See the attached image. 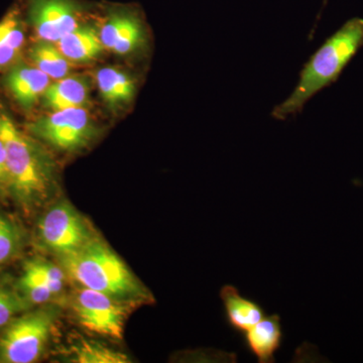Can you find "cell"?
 Instances as JSON below:
<instances>
[{"mask_svg":"<svg viewBox=\"0 0 363 363\" xmlns=\"http://www.w3.org/2000/svg\"><path fill=\"white\" fill-rule=\"evenodd\" d=\"M59 318L52 306L14 318L0 336V362L32 363L45 352Z\"/></svg>","mask_w":363,"mask_h":363,"instance_id":"obj_4","label":"cell"},{"mask_svg":"<svg viewBox=\"0 0 363 363\" xmlns=\"http://www.w3.org/2000/svg\"><path fill=\"white\" fill-rule=\"evenodd\" d=\"M28 18L40 40L58 43L79 26L81 6L75 0H28Z\"/></svg>","mask_w":363,"mask_h":363,"instance_id":"obj_8","label":"cell"},{"mask_svg":"<svg viewBox=\"0 0 363 363\" xmlns=\"http://www.w3.org/2000/svg\"><path fill=\"white\" fill-rule=\"evenodd\" d=\"M30 305L20 292L0 286V328L6 327L14 318L30 309Z\"/></svg>","mask_w":363,"mask_h":363,"instance_id":"obj_21","label":"cell"},{"mask_svg":"<svg viewBox=\"0 0 363 363\" xmlns=\"http://www.w3.org/2000/svg\"><path fill=\"white\" fill-rule=\"evenodd\" d=\"M245 347L259 363L276 362V353L284 340L283 326L278 314L264 316L250 330L241 334Z\"/></svg>","mask_w":363,"mask_h":363,"instance_id":"obj_11","label":"cell"},{"mask_svg":"<svg viewBox=\"0 0 363 363\" xmlns=\"http://www.w3.org/2000/svg\"><path fill=\"white\" fill-rule=\"evenodd\" d=\"M97 85L100 94L111 107L128 104L135 93V81L124 72L112 67L97 72Z\"/></svg>","mask_w":363,"mask_h":363,"instance_id":"obj_16","label":"cell"},{"mask_svg":"<svg viewBox=\"0 0 363 363\" xmlns=\"http://www.w3.org/2000/svg\"><path fill=\"white\" fill-rule=\"evenodd\" d=\"M18 289L21 295L32 305L45 304L58 296L47 284L25 272L18 281Z\"/></svg>","mask_w":363,"mask_h":363,"instance_id":"obj_22","label":"cell"},{"mask_svg":"<svg viewBox=\"0 0 363 363\" xmlns=\"http://www.w3.org/2000/svg\"><path fill=\"white\" fill-rule=\"evenodd\" d=\"M99 35L105 49L126 55L143 44L145 30L136 16L121 11L111 14L102 26Z\"/></svg>","mask_w":363,"mask_h":363,"instance_id":"obj_9","label":"cell"},{"mask_svg":"<svg viewBox=\"0 0 363 363\" xmlns=\"http://www.w3.org/2000/svg\"><path fill=\"white\" fill-rule=\"evenodd\" d=\"M125 301L91 289H79L74 295V312L79 323L93 333L113 339H121L128 317Z\"/></svg>","mask_w":363,"mask_h":363,"instance_id":"obj_7","label":"cell"},{"mask_svg":"<svg viewBox=\"0 0 363 363\" xmlns=\"http://www.w3.org/2000/svg\"><path fill=\"white\" fill-rule=\"evenodd\" d=\"M37 235L42 247L58 257L75 252L93 238L87 222L67 201L58 202L45 212Z\"/></svg>","mask_w":363,"mask_h":363,"instance_id":"obj_6","label":"cell"},{"mask_svg":"<svg viewBox=\"0 0 363 363\" xmlns=\"http://www.w3.org/2000/svg\"><path fill=\"white\" fill-rule=\"evenodd\" d=\"M225 321L229 328L243 334L266 316L264 308L252 300L243 297L236 286L225 285L220 291Z\"/></svg>","mask_w":363,"mask_h":363,"instance_id":"obj_12","label":"cell"},{"mask_svg":"<svg viewBox=\"0 0 363 363\" xmlns=\"http://www.w3.org/2000/svg\"><path fill=\"white\" fill-rule=\"evenodd\" d=\"M58 48L69 61L88 63L97 59L104 45L99 33L90 26L79 25L59 40Z\"/></svg>","mask_w":363,"mask_h":363,"instance_id":"obj_13","label":"cell"},{"mask_svg":"<svg viewBox=\"0 0 363 363\" xmlns=\"http://www.w3.org/2000/svg\"><path fill=\"white\" fill-rule=\"evenodd\" d=\"M30 59L37 67L52 80L67 77L71 69V61L66 58L54 43L40 40L30 48Z\"/></svg>","mask_w":363,"mask_h":363,"instance_id":"obj_17","label":"cell"},{"mask_svg":"<svg viewBox=\"0 0 363 363\" xmlns=\"http://www.w3.org/2000/svg\"><path fill=\"white\" fill-rule=\"evenodd\" d=\"M25 242V233L20 224L11 217L0 213V269L21 252Z\"/></svg>","mask_w":363,"mask_h":363,"instance_id":"obj_19","label":"cell"},{"mask_svg":"<svg viewBox=\"0 0 363 363\" xmlns=\"http://www.w3.org/2000/svg\"><path fill=\"white\" fill-rule=\"evenodd\" d=\"M28 133L43 142L62 150L84 149L98 135V128L84 107L52 111L28 125Z\"/></svg>","mask_w":363,"mask_h":363,"instance_id":"obj_5","label":"cell"},{"mask_svg":"<svg viewBox=\"0 0 363 363\" xmlns=\"http://www.w3.org/2000/svg\"><path fill=\"white\" fill-rule=\"evenodd\" d=\"M89 87L82 78L65 77L48 86L43 100L52 111L80 108L87 104Z\"/></svg>","mask_w":363,"mask_h":363,"instance_id":"obj_14","label":"cell"},{"mask_svg":"<svg viewBox=\"0 0 363 363\" xmlns=\"http://www.w3.org/2000/svg\"><path fill=\"white\" fill-rule=\"evenodd\" d=\"M23 272L32 274L43 283L47 284L58 295L65 286L67 274L63 267L55 266L48 260L43 259L28 260L23 267Z\"/></svg>","mask_w":363,"mask_h":363,"instance_id":"obj_20","label":"cell"},{"mask_svg":"<svg viewBox=\"0 0 363 363\" xmlns=\"http://www.w3.org/2000/svg\"><path fill=\"white\" fill-rule=\"evenodd\" d=\"M61 267L79 285L121 301L152 302L147 289L104 241L93 236L75 252L59 257Z\"/></svg>","mask_w":363,"mask_h":363,"instance_id":"obj_3","label":"cell"},{"mask_svg":"<svg viewBox=\"0 0 363 363\" xmlns=\"http://www.w3.org/2000/svg\"><path fill=\"white\" fill-rule=\"evenodd\" d=\"M25 42V30L20 14L11 11L0 21V71L18 64Z\"/></svg>","mask_w":363,"mask_h":363,"instance_id":"obj_15","label":"cell"},{"mask_svg":"<svg viewBox=\"0 0 363 363\" xmlns=\"http://www.w3.org/2000/svg\"><path fill=\"white\" fill-rule=\"evenodd\" d=\"M51 78L35 66L18 63L9 69L6 84L11 94L23 108L30 109L43 96Z\"/></svg>","mask_w":363,"mask_h":363,"instance_id":"obj_10","label":"cell"},{"mask_svg":"<svg viewBox=\"0 0 363 363\" xmlns=\"http://www.w3.org/2000/svg\"><path fill=\"white\" fill-rule=\"evenodd\" d=\"M70 362L76 363H130L128 355L94 341L79 339L72 344Z\"/></svg>","mask_w":363,"mask_h":363,"instance_id":"obj_18","label":"cell"},{"mask_svg":"<svg viewBox=\"0 0 363 363\" xmlns=\"http://www.w3.org/2000/svg\"><path fill=\"white\" fill-rule=\"evenodd\" d=\"M362 47L363 18H351L312 55L301 71L295 89L285 101L274 107L272 117L285 121L301 113L315 95L338 80Z\"/></svg>","mask_w":363,"mask_h":363,"instance_id":"obj_1","label":"cell"},{"mask_svg":"<svg viewBox=\"0 0 363 363\" xmlns=\"http://www.w3.org/2000/svg\"><path fill=\"white\" fill-rule=\"evenodd\" d=\"M0 140L6 149L9 194L25 208L44 202L56 184V167L49 152L4 111H0Z\"/></svg>","mask_w":363,"mask_h":363,"instance_id":"obj_2","label":"cell"},{"mask_svg":"<svg viewBox=\"0 0 363 363\" xmlns=\"http://www.w3.org/2000/svg\"><path fill=\"white\" fill-rule=\"evenodd\" d=\"M9 192V176L4 143L0 140V194Z\"/></svg>","mask_w":363,"mask_h":363,"instance_id":"obj_23","label":"cell"}]
</instances>
